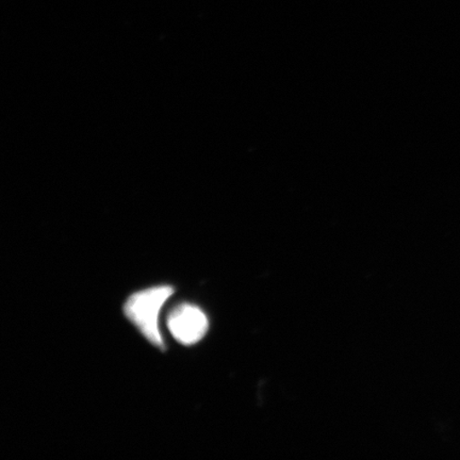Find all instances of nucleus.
Here are the masks:
<instances>
[{
  "instance_id": "1",
  "label": "nucleus",
  "mask_w": 460,
  "mask_h": 460,
  "mask_svg": "<svg viewBox=\"0 0 460 460\" xmlns=\"http://www.w3.org/2000/svg\"><path fill=\"white\" fill-rule=\"evenodd\" d=\"M174 291V288L168 285L148 288L134 293L124 305L126 318L160 349H164V343L159 330V314Z\"/></svg>"
},
{
  "instance_id": "2",
  "label": "nucleus",
  "mask_w": 460,
  "mask_h": 460,
  "mask_svg": "<svg viewBox=\"0 0 460 460\" xmlns=\"http://www.w3.org/2000/svg\"><path fill=\"white\" fill-rule=\"evenodd\" d=\"M166 324L175 341L183 345L198 343L209 329V321L203 310L189 303L178 305L172 309Z\"/></svg>"
}]
</instances>
